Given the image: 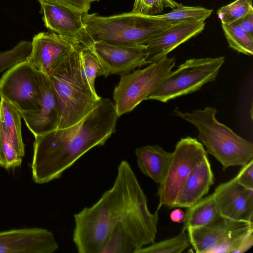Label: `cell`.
<instances>
[{
    "label": "cell",
    "mask_w": 253,
    "mask_h": 253,
    "mask_svg": "<svg viewBox=\"0 0 253 253\" xmlns=\"http://www.w3.org/2000/svg\"><path fill=\"white\" fill-rule=\"evenodd\" d=\"M118 118L115 104L101 98L78 123L35 136L31 165L34 181L44 184L60 178L87 151L104 145L116 131Z\"/></svg>",
    "instance_id": "1"
},
{
    "label": "cell",
    "mask_w": 253,
    "mask_h": 253,
    "mask_svg": "<svg viewBox=\"0 0 253 253\" xmlns=\"http://www.w3.org/2000/svg\"><path fill=\"white\" fill-rule=\"evenodd\" d=\"M147 202L129 164L121 162L113 186L90 207L74 215L73 240L79 253H100L114 229L138 205Z\"/></svg>",
    "instance_id": "2"
},
{
    "label": "cell",
    "mask_w": 253,
    "mask_h": 253,
    "mask_svg": "<svg viewBox=\"0 0 253 253\" xmlns=\"http://www.w3.org/2000/svg\"><path fill=\"white\" fill-rule=\"evenodd\" d=\"M80 46H75L48 77L58 101L57 128L82 120L101 98L91 90L81 66Z\"/></svg>",
    "instance_id": "3"
},
{
    "label": "cell",
    "mask_w": 253,
    "mask_h": 253,
    "mask_svg": "<svg viewBox=\"0 0 253 253\" xmlns=\"http://www.w3.org/2000/svg\"><path fill=\"white\" fill-rule=\"evenodd\" d=\"M173 114L193 124L198 129V138L224 169L242 166L253 158V144L236 134L215 118L216 109L207 107L191 112L175 108Z\"/></svg>",
    "instance_id": "4"
},
{
    "label": "cell",
    "mask_w": 253,
    "mask_h": 253,
    "mask_svg": "<svg viewBox=\"0 0 253 253\" xmlns=\"http://www.w3.org/2000/svg\"><path fill=\"white\" fill-rule=\"evenodd\" d=\"M82 20L94 42L124 45H146L174 24L131 11L109 16L87 13L83 15Z\"/></svg>",
    "instance_id": "5"
},
{
    "label": "cell",
    "mask_w": 253,
    "mask_h": 253,
    "mask_svg": "<svg viewBox=\"0 0 253 253\" xmlns=\"http://www.w3.org/2000/svg\"><path fill=\"white\" fill-rule=\"evenodd\" d=\"M225 61L224 56L188 59L171 71L157 89L145 99L166 103L199 90L215 80Z\"/></svg>",
    "instance_id": "6"
},
{
    "label": "cell",
    "mask_w": 253,
    "mask_h": 253,
    "mask_svg": "<svg viewBox=\"0 0 253 253\" xmlns=\"http://www.w3.org/2000/svg\"><path fill=\"white\" fill-rule=\"evenodd\" d=\"M175 64L174 57H165L143 69L121 75L113 91L118 117L133 110L155 91Z\"/></svg>",
    "instance_id": "7"
},
{
    "label": "cell",
    "mask_w": 253,
    "mask_h": 253,
    "mask_svg": "<svg viewBox=\"0 0 253 253\" xmlns=\"http://www.w3.org/2000/svg\"><path fill=\"white\" fill-rule=\"evenodd\" d=\"M159 210L152 213L147 202L136 207L114 229L100 253H135L155 242Z\"/></svg>",
    "instance_id": "8"
},
{
    "label": "cell",
    "mask_w": 253,
    "mask_h": 253,
    "mask_svg": "<svg viewBox=\"0 0 253 253\" xmlns=\"http://www.w3.org/2000/svg\"><path fill=\"white\" fill-rule=\"evenodd\" d=\"M186 231L196 253H236L246 236L253 231V222L219 215L205 225Z\"/></svg>",
    "instance_id": "9"
},
{
    "label": "cell",
    "mask_w": 253,
    "mask_h": 253,
    "mask_svg": "<svg viewBox=\"0 0 253 253\" xmlns=\"http://www.w3.org/2000/svg\"><path fill=\"white\" fill-rule=\"evenodd\" d=\"M207 154L195 138L188 136L177 143L167 174L158 188L159 208H174L191 172Z\"/></svg>",
    "instance_id": "10"
},
{
    "label": "cell",
    "mask_w": 253,
    "mask_h": 253,
    "mask_svg": "<svg viewBox=\"0 0 253 253\" xmlns=\"http://www.w3.org/2000/svg\"><path fill=\"white\" fill-rule=\"evenodd\" d=\"M0 97L21 113L38 110L41 88L38 71L27 60L8 69L0 79Z\"/></svg>",
    "instance_id": "11"
},
{
    "label": "cell",
    "mask_w": 253,
    "mask_h": 253,
    "mask_svg": "<svg viewBox=\"0 0 253 253\" xmlns=\"http://www.w3.org/2000/svg\"><path fill=\"white\" fill-rule=\"evenodd\" d=\"M40 4L46 28L69 41L75 46H92L94 41L83 21V14L60 5L45 2Z\"/></svg>",
    "instance_id": "12"
},
{
    "label": "cell",
    "mask_w": 253,
    "mask_h": 253,
    "mask_svg": "<svg viewBox=\"0 0 253 253\" xmlns=\"http://www.w3.org/2000/svg\"><path fill=\"white\" fill-rule=\"evenodd\" d=\"M92 49L104 69L105 77L128 74L136 68L147 65V46L145 44L116 45L98 41L94 42Z\"/></svg>",
    "instance_id": "13"
},
{
    "label": "cell",
    "mask_w": 253,
    "mask_h": 253,
    "mask_svg": "<svg viewBox=\"0 0 253 253\" xmlns=\"http://www.w3.org/2000/svg\"><path fill=\"white\" fill-rule=\"evenodd\" d=\"M58 245L52 233L41 228L0 232V253H52Z\"/></svg>",
    "instance_id": "14"
},
{
    "label": "cell",
    "mask_w": 253,
    "mask_h": 253,
    "mask_svg": "<svg viewBox=\"0 0 253 253\" xmlns=\"http://www.w3.org/2000/svg\"><path fill=\"white\" fill-rule=\"evenodd\" d=\"M27 60L38 71L49 77L75 45L52 32L35 35Z\"/></svg>",
    "instance_id": "15"
},
{
    "label": "cell",
    "mask_w": 253,
    "mask_h": 253,
    "mask_svg": "<svg viewBox=\"0 0 253 253\" xmlns=\"http://www.w3.org/2000/svg\"><path fill=\"white\" fill-rule=\"evenodd\" d=\"M213 193L221 215L253 222V190L239 184L236 177L220 183Z\"/></svg>",
    "instance_id": "16"
},
{
    "label": "cell",
    "mask_w": 253,
    "mask_h": 253,
    "mask_svg": "<svg viewBox=\"0 0 253 253\" xmlns=\"http://www.w3.org/2000/svg\"><path fill=\"white\" fill-rule=\"evenodd\" d=\"M205 25L202 20L176 23L157 34L146 44L147 65L167 57L180 44L201 33Z\"/></svg>",
    "instance_id": "17"
},
{
    "label": "cell",
    "mask_w": 253,
    "mask_h": 253,
    "mask_svg": "<svg viewBox=\"0 0 253 253\" xmlns=\"http://www.w3.org/2000/svg\"><path fill=\"white\" fill-rule=\"evenodd\" d=\"M38 74L41 88L40 109L20 113L35 136L57 129L59 118L57 98L50 79L38 71Z\"/></svg>",
    "instance_id": "18"
},
{
    "label": "cell",
    "mask_w": 253,
    "mask_h": 253,
    "mask_svg": "<svg viewBox=\"0 0 253 253\" xmlns=\"http://www.w3.org/2000/svg\"><path fill=\"white\" fill-rule=\"evenodd\" d=\"M213 183L214 175L207 155L191 172L174 208L192 206L208 194Z\"/></svg>",
    "instance_id": "19"
},
{
    "label": "cell",
    "mask_w": 253,
    "mask_h": 253,
    "mask_svg": "<svg viewBox=\"0 0 253 253\" xmlns=\"http://www.w3.org/2000/svg\"><path fill=\"white\" fill-rule=\"evenodd\" d=\"M135 154L142 172L156 183H162L167 174L172 153L154 145L139 147L135 150Z\"/></svg>",
    "instance_id": "20"
},
{
    "label": "cell",
    "mask_w": 253,
    "mask_h": 253,
    "mask_svg": "<svg viewBox=\"0 0 253 253\" xmlns=\"http://www.w3.org/2000/svg\"><path fill=\"white\" fill-rule=\"evenodd\" d=\"M21 116L17 109L3 98L0 100V126L12 141L17 153L23 157L24 144L21 133Z\"/></svg>",
    "instance_id": "21"
},
{
    "label": "cell",
    "mask_w": 253,
    "mask_h": 253,
    "mask_svg": "<svg viewBox=\"0 0 253 253\" xmlns=\"http://www.w3.org/2000/svg\"><path fill=\"white\" fill-rule=\"evenodd\" d=\"M183 228L186 229L206 225L220 215L213 193L187 208Z\"/></svg>",
    "instance_id": "22"
},
{
    "label": "cell",
    "mask_w": 253,
    "mask_h": 253,
    "mask_svg": "<svg viewBox=\"0 0 253 253\" xmlns=\"http://www.w3.org/2000/svg\"><path fill=\"white\" fill-rule=\"evenodd\" d=\"M213 10L201 6H187L181 4L178 7L167 13L153 15L157 19L172 24L191 21H205Z\"/></svg>",
    "instance_id": "23"
},
{
    "label": "cell",
    "mask_w": 253,
    "mask_h": 253,
    "mask_svg": "<svg viewBox=\"0 0 253 253\" xmlns=\"http://www.w3.org/2000/svg\"><path fill=\"white\" fill-rule=\"evenodd\" d=\"M190 245L186 229L182 228L176 236L158 243H153L145 248H142L135 253H180Z\"/></svg>",
    "instance_id": "24"
},
{
    "label": "cell",
    "mask_w": 253,
    "mask_h": 253,
    "mask_svg": "<svg viewBox=\"0 0 253 253\" xmlns=\"http://www.w3.org/2000/svg\"><path fill=\"white\" fill-rule=\"evenodd\" d=\"M226 39L230 48L247 55L253 54V37L235 23L222 24Z\"/></svg>",
    "instance_id": "25"
},
{
    "label": "cell",
    "mask_w": 253,
    "mask_h": 253,
    "mask_svg": "<svg viewBox=\"0 0 253 253\" xmlns=\"http://www.w3.org/2000/svg\"><path fill=\"white\" fill-rule=\"evenodd\" d=\"M81 66L91 90L96 94L94 83L96 77L105 75L104 69L91 47L81 49L80 52Z\"/></svg>",
    "instance_id": "26"
},
{
    "label": "cell",
    "mask_w": 253,
    "mask_h": 253,
    "mask_svg": "<svg viewBox=\"0 0 253 253\" xmlns=\"http://www.w3.org/2000/svg\"><path fill=\"white\" fill-rule=\"evenodd\" d=\"M32 50V42L22 41L10 50L0 52V73L27 60Z\"/></svg>",
    "instance_id": "27"
},
{
    "label": "cell",
    "mask_w": 253,
    "mask_h": 253,
    "mask_svg": "<svg viewBox=\"0 0 253 253\" xmlns=\"http://www.w3.org/2000/svg\"><path fill=\"white\" fill-rule=\"evenodd\" d=\"M253 10L252 0H235L217 11L222 24H231Z\"/></svg>",
    "instance_id": "28"
},
{
    "label": "cell",
    "mask_w": 253,
    "mask_h": 253,
    "mask_svg": "<svg viewBox=\"0 0 253 253\" xmlns=\"http://www.w3.org/2000/svg\"><path fill=\"white\" fill-rule=\"evenodd\" d=\"M22 158L17 153L7 134L0 126V166L7 169L16 168L21 165Z\"/></svg>",
    "instance_id": "29"
},
{
    "label": "cell",
    "mask_w": 253,
    "mask_h": 253,
    "mask_svg": "<svg viewBox=\"0 0 253 253\" xmlns=\"http://www.w3.org/2000/svg\"><path fill=\"white\" fill-rule=\"evenodd\" d=\"M181 4L174 0H134L131 12L146 15H155L162 12L166 7L174 9Z\"/></svg>",
    "instance_id": "30"
},
{
    "label": "cell",
    "mask_w": 253,
    "mask_h": 253,
    "mask_svg": "<svg viewBox=\"0 0 253 253\" xmlns=\"http://www.w3.org/2000/svg\"><path fill=\"white\" fill-rule=\"evenodd\" d=\"M42 2L62 5L82 14L87 13L90 8V0H38Z\"/></svg>",
    "instance_id": "31"
},
{
    "label": "cell",
    "mask_w": 253,
    "mask_h": 253,
    "mask_svg": "<svg viewBox=\"0 0 253 253\" xmlns=\"http://www.w3.org/2000/svg\"><path fill=\"white\" fill-rule=\"evenodd\" d=\"M242 167L235 176L237 181L244 187L253 190V159Z\"/></svg>",
    "instance_id": "32"
},
{
    "label": "cell",
    "mask_w": 253,
    "mask_h": 253,
    "mask_svg": "<svg viewBox=\"0 0 253 253\" xmlns=\"http://www.w3.org/2000/svg\"><path fill=\"white\" fill-rule=\"evenodd\" d=\"M233 23L238 25L247 34L253 37V10L250 11Z\"/></svg>",
    "instance_id": "33"
},
{
    "label": "cell",
    "mask_w": 253,
    "mask_h": 253,
    "mask_svg": "<svg viewBox=\"0 0 253 253\" xmlns=\"http://www.w3.org/2000/svg\"><path fill=\"white\" fill-rule=\"evenodd\" d=\"M253 245V231L249 233L242 242L236 253H243L252 248Z\"/></svg>",
    "instance_id": "34"
},
{
    "label": "cell",
    "mask_w": 253,
    "mask_h": 253,
    "mask_svg": "<svg viewBox=\"0 0 253 253\" xmlns=\"http://www.w3.org/2000/svg\"><path fill=\"white\" fill-rule=\"evenodd\" d=\"M170 217L173 222L181 223L185 220L186 214L180 209H176L171 211Z\"/></svg>",
    "instance_id": "35"
},
{
    "label": "cell",
    "mask_w": 253,
    "mask_h": 253,
    "mask_svg": "<svg viewBox=\"0 0 253 253\" xmlns=\"http://www.w3.org/2000/svg\"><path fill=\"white\" fill-rule=\"evenodd\" d=\"M99 0H90V2L95 1H99Z\"/></svg>",
    "instance_id": "36"
}]
</instances>
